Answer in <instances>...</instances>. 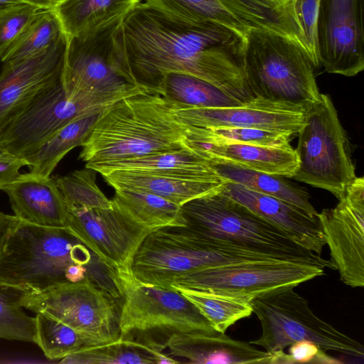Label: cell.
<instances>
[{"mask_svg": "<svg viewBox=\"0 0 364 364\" xmlns=\"http://www.w3.org/2000/svg\"><path fill=\"white\" fill-rule=\"evenodd\" d=\"M262 326V334L249 343L273 354L300 341L315 343L324 351L363 358L358 341L318 317L307 300L294 288L271 292L250 301Z\"/></svg>", "mask_w": 364, "mask_h": 364, "instance_id": "cell-9", "label": "cell"}, {"mask_svg": "<svg viewBox=\"0 0 364 364\" xmlns=\"http://www.w3.org/2000/svg\"><path fill=\"white\" fill-rule=\"evenodd\" d=\"M68 36L22 60L4 63L0 73V136L45 89L61 81Z\"/></svg>", "mask_w": 364, "mask_h": 364, "instance_id": "cell-17", "label": "cell"}, {"mask_svg": "<svg viewBox=\"0 0 364 364\" xmlns=\"http://www.w3.org/2000/svg\"><path fill=\"white\" fill-rule=\"evenodd\" d=\"M24 292L0 284V338L36 343V317L23 312Z\"/></svg>", "mask_w": 364, "mask_h": 364, "instance_id": "cell-36", "label": "cell"}, {"mask_svg": "<svg viewBox=\"0 0 364 364\" xmlns=\"http://www.w3.org/2000/svg\"><path fill=\"white\" fill-rule=\"evenodd\" d=\"M2 191L19 220L42 226H65L68 205L53 178L20 173Z\"/></svg>", "mask_w": 364, "mask_h": 364, "instance_id": "cell-20", "label": "cell"}, {"mask_svg": "<svg viewBox=\"0 0 364 364\" xmlns=\"http://www.w3.org/2000/svg\"><path fill=\"white\" fill-rule=\"evenodd\" d=\"M317 47L327 73L353 77L363 70V0H320Z\"/></svg>", "mask_w": 364, "mask_h": 364, "instance_id": "cell-15", "label": "cell"}, {"mask_svg": "<svg viewBox=\"0 0 364 364\" xmlns=\"http://www.w3.org/2000/svg\"><path fill=\"white\" fill-rule=\"evenodd\" d=\"M158 9L191 21H213L246 37L251 30L219 0H146Z\"/></svg>", "mask_w": 364, "mask_h": 364, "instance_id": "cell-33", "label": "cell"}, {"mask_svg": "<svg viewBox=\"0 0 364 364\" xmlns=\"http://www.w3.org/2000/svg\"><path fill=\"white\" fill-rule=\"evenodd\" d=\"M36 344L49 360H61L94 344L69 326L43 314H36Z\"/></svg>", "mask_w": 364, "mask_h": 364, "instance_id": "cell-35", "label": "cell"}, {"mask_svg": "<svg viewBox=\"0 0 364 364\" xmlns=\"http://www.w3.org/2000/svg\"><path fill=\"white\" fill-rule=\"evenodd\" d=\"M114 273L121 295L119 338L164 353L176 336L218 333L179 291L142 283L129 269Z\"/></svg>", "mask_w": 364, "mask_h": 364, "instance_id": "cell-4", "label": "cell"}, {"mask_svg": "<svg viewBox=\"0 0 364 364\" xmlns=\"http://www.w3.org/2000/svg\"><path fill=\"white\" fill-rule=\"evenodd\" d=\"M19 219L0 212V250L10 230L17 224Z\"/></svg>", "mask_w": 364, "mask_h": 364, "instance_id": "cell-42", "label": "cell"}, {"mask_svg": "<svg viewBox=\"0 0 364 364\" xmlns=\"http://www.w3.org/2000/svg\"><path fill=\"white\" fill-rule=\"evenodd\" d=\"M177 119L201 128L246 127L288 132L297 135L306 109L259 97L241 105L223 107H187L168 100Z\"/></svg>", "mask_w": 364, "mask_h": 364, "instance_id": "cell-18", "label": "cell"}, {"mask_svg": "<svg viewBox=\"0 0 364 364\" xmlns=\"http://www.w3.org/2000/svg\"><path fill=\"white\" fill-rule=\"evenodd\" d=\"M297 135L299 167L291 178L340 199L356 176L349 140L328 95L321 93L306 109Z\"/></svg>", "mask_w": 364, "mask_h": 364, "instance_id": "cell-8", "label": "cell"}, {"mask_svg": "<svg viewBox=\"0 0 364 364\" xmlns=\"http://www.w3.org/2000/svg\"><path fill=\"white\" fill-rule=\"evenodd\" d=\"M28 166L26 159L10 153L0 144V190L19 176L21 167Z\"/></svg>", "mask_w": 364, "mask_h": 364, "instance_id": "cell-41", "label": "cell"}, {"mask_svg": "<svg viewBox=\"0 0 364 364\" xmlns=\"http://www.w3.org/2000/svg\"><path fill=\"white\" fill-rule=\"evenodd\" d=\"M145 91L114 95H83L68 97L61 81L37 95L5 129L0 144L10 153L26 159L50 135L68 123L103 111L119 100Z\"/></svg>", "mask_w": 364, "mask_h": 364, "instance_id": "cell-11", "label": "cell"}, {"mask_svg": "<svg viewBox=\"0 0 364 364\" xmlns=\"http://www.w3.org/2000/svg\"><path fill=\"white\" fill-rule=\"evenodd\" d=\"M65 34L54 9H41L5 52L1 61H16L28 58L44 50Z\"/></svg>", "mask_w": 364, "mask_h": 364, "instance_id": "cell-32", "label": "cell"}, {"mask_svg": "<svg viewBox=\"0 0 364 364\" xmlns=\"http://www.w3.org/2000/svg\"><path fill=\"white\" fill-rule=\"evenodd\" d=\"M154 93L187 107H223L244 103L205 80L177 73H166Z\"/></svg>", "mask_w": 364, "mask_h": 364, "instance_id": "cell-29", "label": "cell"}, {"mask_svg": "<svg viewBox=\"0 0 364 364\" xmlns=\"http://www.w3.org/2000/svg\"><path fill=\"white\" fill-rule=\"evenodd\" d=\"M209 162L215 171L227 181L282 199L303 209L312 216H318V213L310 202V196L306 189L285 179V177L253 171L225 161Z\"/></svg>", "mask_w": 364, "mask_h": 364, "instance_id": "cell-26", "label": "cell"}, {"mask_svg": "<svg viewBox=\"0 0 364 364\" xmlns=\"http://www.w3.org/2000/svg\"><path fill=\"white\" fill-rule=\"evenodd\" d=\"M189 231L270 256L278 260L304 262L336 269L325 259L296 242L288 234L244 205L221 194L201 197L182 206Z\"/></svg>", "mask_w": 364, "mask_h": 364, "instance_id": "cell-5", "label": "cell"}, {"mask_svg": "<svg viewBox=\"0 0 364 364\" xmlns=\"http://www.w3.org/2000/svg\"><path fill=\"white\" fill-rule=\"evenodd\" d=\"M60 1H62V0H58V2Z\"/></svg>", "mask_w": 364, "mask_h": 364, "instance_id": "cell-45", "label": "cell"}, {"mask_svg": "<svg viewBox=\"0 0 364 364\" xmlns=\"http://www.w3.org/2000/svg\"><path fill=\"white\" fill-rule=\"evenodd\" d=\"M105 110L79 117L55 132L26 159L29 172L43 177L50 176L70 151L82 145Z\"/></svg>", "mask_w": 364, "mask_h": 364, "instance_id": "cell-28", "label": "cell"}, {"mask_svg": "<svg viewBox=\"0 0 364 364\" xmlns=\"http://www.w3.org/2000/svg\"><path fill=\"white\" fill-rule=\"evenodd\" d=\"M187 142L194 144H250L279 146L290 144L296 134L282 131L246 127L201 128L188 125Z\"/></svg>", "mask_w": 364, "mask_h": 364, "instance_id": "cell-34", "label": "cell"}, {"mask_svg": "<svg viewBox=\"0 0 364 364\" xmlns=\"http://www.w3.org/2000/svg\"><path fill=\"white\" fill-rule=\"evenodd\" d=\"M320 0H296V14L306 48L315 69L321 67L317 47V18Z\"/></svg>", "mask_w": 364, "mask_h": 364, "instance_id": "cell-39", "label": "cell"}, {"mask_svg": "<svg viewBox=\"0 0 364 364\" xmlns=\"http://www.w3.org/2000/svg\"><path fill=\"white\" fill-rule=\"evenodd\" d=\"M41 9L29 4L0 9V60Z\"/></svg>", "mask_w": 364, "mask_h": 364, "instance_id": "cell-38", "label": "cell"}, {"mask_svg": "<svg viewBox=\"0 0 364 364\" xmlns=\"http://www.w3.org/2000/svg\"><path fill=\"white\" fill-rule=\"evenodd\" d=\"M333 208L318 213L331 261L341 280L364 286V178L356 176Z\"/></svg>", "mask_w": 364, "mask_h": 364, "instance_id": "cell-16", "label": "cell"}, {"mask_svg": "<svg viewBox=\"0 0 364 364\" xmlns=\"http://www.w3.org/2000/svg\"><path fill=\"white\" fill-rule=\"evenodd\" d=\"M85 167L102 173L113 171H127L171 175L191 178L220 177L205 159L191 146L117 161L85 164Z\"/></svg>", "mask_w": 364, "mask_h": 364, "instance_id": "cell-24", "label": "cell"}, {"mask_svg": "<svg viewBox=\"0 0 364 364\" xmlns=\"http://www.w3.org/2000/svg\"><path fill=\"white\" fill-rule=\"evenodd\" d=\"M94 258L97 257L66 227L42 226L19 220L0 250V284L38 294L90 279L109 291L112 279L91 272L96 269L91 267Z\"/></svg>", "mask_w": 364, "mask_h": 364, "instance_id": "cell-2", "label": "cell"}, {"mask_svg": "<svg viewBox=\"0 0 364 364\" xmlns=\"http://www.w3.org/2000/svg\"><path fill=\"white\" fill-rule=\"evenodd\" d=\"M169 355L198 364H270L271 353L249 342L215 333L174 337L168 348Z\"/></svg>", "mask_w": 364, "mask_h": 364, "instance_id": "cell-21", "label": "cell"}, {"mask_svg": "<svg viewBox=\"0 0 364 364\" xmlns=\"http://www.w3.org/2000/svg\"><path fill=\"white\" fill-rule=\"evenodd\" d=\"M117 39L138 86L153 92L163 76L205 80L242 102L254 98L245 73V37L213 21H191L139 3L123 19Z\"/></svg>", "mask_w": 364, "mask_h": 364, "instance_id": "cell-1", "label": "cell"}, {"mask_svg": "<svg viewBox=\"0 0 364 364\" xmlns=\"http://www.w3.org/2000/svg\"><path fill=\"white\" fill-rule=\"evenodd\" d=\"M187 128L167 100L145 90L105 110L79 159L85 164H102L189 148Z\"/></svg>", "mask_w": 364, "mask_h": 364, "instance_id": "cell-3", "label": "cell"}, {"mask_svg": "<svg viewBox=\"0 0 364 364\" xmlns=\"http://www.w3.org/2000/svg\"><path fill=\"white\" fill-rule=\"evenodd\" d=\"M188 145L208 161H220L248 169L291 178L299 167L290 144L263 146L250 144H194Z\"/></svg>", "mask_w": 364, "mask_h": 364, "instance_id": "cell-23", "label": "cell"}, {"mask_svg": "<svg viewBox=\"0 0 364 364\" xmlns=\"http://www.w3.org/2000/svg\"><path fill=\"white\" fill-rule=\"evenodd\" d=\"M220 193L282 230L301 246L321 255L326 244L318 216H312L282 199L230 181H225Z\"/></svg>", "mask_w": 364, "mask_h": 364, "instance_id": "cell-19", "label": "cell"}, {"mask_svg": "<svg viewBox=\"0 0 364 364\" xmlns=\"http://www.w3.org/2000/svg\"><path fill=\"white\" fill-rule=\"evenodd\" d=\"M289 353H274L270 364L279 363H341V361L327 355L323 350L309 341H300L289 346Z\"/></svg>", "mask_w": 364, "mask_h": 364, "instance_id": "cell-40", "label": "cell"}, {"mask_svg": "<svg viewBox=\"0 0 364 364\" xmlns=\"http://www.w3.org/2000/svg\"><path fill=\"white\" fill-rule=\"evenodd\" d=\"M264 260L277 259L203 237L183 226H170L146 236L136 252L129 270L142 283L171 289L174 281L200 269Z\"/></svg>", "mask_w": 364, "mask_h": 364, "instance_id": "cell-6", "label": "cell"}, {"mask_svg": "<svg viewBox=\"0 0 364 364\" xmlns=\"http://www.w3.org/2000/svg\"><path fill=\"white\" fill-rule=\"evenodd\" d=\"M65 227L102 263L114 269H130L139 247L152 232L113 206L101 209L68 205Z\"/></svg>", "mask_w": 364, "mask_h": 364, "instance_id": "cell-14", "label": "cell"}, {"mask_svg": "<svg viewBox=\"0 0 364 364\" xmlns=\"http://www.w3.org/2000/svg\"><path fill=\"white\" fill-rule=\"evenodd\" d=\"M101 175L114 190L145 191L180 206L196 198L220 192L225 182L221 177L191 178L127 171H108Z\"/></svg>", "mask_w": 364, "mask_h": 364, "instance_id": "cell-22", "label": "cell"}, {"mask_svg": "<svg viewBox=\"0 0 364 364\" xmlns=\"http://www.w3.org/2000/svg\"><path fill=\"white\" fill-rule=\"evenodd\" d=\"M96 173L85 166L68 175L53 177L67 205L101 209L112 208L111 200L96 183Z\"/></svg>", "mask_w": 364, "mask_h": 364, "instance_id": "cell-37", "label": "cell"}, {"mask_svg": "<svg viewBox=\"0 0 364 364\" xmlns=\"http://www.w3.org/2000/svg\"><path fill=\"white\" fill-rule=\"evenodd\" d=\"M245 40V73L254 97L306 109L320 100L316 69L302 47L262 29H251Z\"/></svg>", "mask_w": 364, "mask_h": 364, "instance_id": "cell-7", "label": "cell"}, {"mask_svg": "<svg viewBox=\"0 0 364 364\" xmlns=\"http://www.w3.org/2000/svg\"><path fill=\"white\" fill-rule=\"evenodd\" d=\"M141 0H62L54 8L68 37L124 18Z\"/></svg>", "mask_w": 364, "mask_h": 364, "instance_id": "cell-25", "label": "cell"}, {"mask_svg": "<svg viewBox=\"0 0 364 364\" xmlns=\"http://www.w3.org/2000/svg\"><path fill=\"white\" fill-rule=\"evenodd\" d=\"M21 4L26 3L23 0H0V9Z\"/></svg>", "mask_w": 364, "mask_h": 364, "instance_id": "cell-44", "label": "cell"}, {"mask_svg": "<svg viewBox=\"0 0 364 364\" xmlns=\"http://www.w3.org/2000/svg\"><path fill=\"white\" fill-rule=\"evenodd\" d=\"M177 291L198 309L215 331L222 333L253 313L250 301L242 297L190 289Z\"/></svg>", "mask_w": 364, "mask_h": 364, "instance_id": "cell-31", "label": "cell"}, {"mask_svg": "<svg viewBox=\"0 0 364 364\" xmlns=\"http://www.w3.org/2000/svg\"><path fill=\"white\" fill-rule=\"evenodd\" d=\"M21 304L69 326L94 346L119 337L120 299L90 279L66 283L38 294L23 293Z\"/></svg>", "mask_w": 364, "mask_h": 364, "instance_id": "cell-12", "label": "cell"}, {"mask_svg": "<svg viewBox=\"0 0 364 364\" xmlns=\"http://www.w3.org/2000/svg\"><path fill=\"white\" fill-rule=\"evenodd\" d=\"M325 274V268L309 262L245 261L211 267L188 274L171 284V289H190L228 294L248 301Z\"/></svg>", "mask_w": 364, "mask_h": 364, "instance_id": "cell-13", "label": "cell"}, {"mask_svg": "<svg viewBox=\"0 0 364 364\" xmlns=\"http://www.w3.org/2000/svg\"><path fill=\"white\" fill-rule=\"evenodd\" d=\"M123 19L68 37L61 82L68 97L144 88L133 80L117 39Z\"/></svg>", "mask_w": 364, "mask_h": 364, "instance_id": "cell-10", "label": "cell"}, {"mask_svg": "<svg viewBox=\"0 0 364 364\" xmlns=\"http://www.w3.org/2000/svg\"><path fill=\"white\" fill-rule=\"evenodd\" d=\"M66 364L178 363L169 355L134 342L118 338L78 350L59 360Z\"/></svg>", "mask_w": 364, "mask_h": 364, "instance_id": "cell-30", "label": "cell"}, {"mask_svg": "<svg viewBox=\"0 0 364 364\" xmlns=\"http://www.w3.org/2000/svg\"><path fill=\"white\" fill-rule=\"evenodd\" d=\"M26 4L36 6L41 9H54L58 0H23Z\"/></svg>", "mask_w": 364, "mask_h": 364, "instance_id": "cell-43", "label": "cell"}, {"mask_svg": "<svg viewBox=\"0 0 364 364\" xmlns=\"http://www.w3.org/2000/svg\"><path fill=\"white\" fill-rule=\"evenodd\" d=\"M112 206L140 226L151 231L184 226L182 206L145 191L116 189Z\"/></svg>", "mask_w": 364, "mask_h": 364, "instance_id": "cell-27", "label": "cell"}]
</instances>
